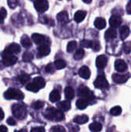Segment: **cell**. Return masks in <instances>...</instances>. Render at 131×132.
Returning a JSON list of instances; mask_svg holds the SVG:
<instances>
[{"label":"cell","instance_id":"836d02e7","mask_svg":"<svg viewBox=\"0 0 131 132\" xmlns=\"http://www.w3.org/2000/svg\"><path fill=\"white\" fill-rule=\"evenodd\" d=\"M33 59V54L30 52H25L22 55V60L24 62L29 63L32 61Z\"/></svg>","mask_w":131,"mask_h":132},{"label":"cell","instance_id":"52a82bcc","mask_svg":"<svg viewBox=\"0 0 131 132\" xmlns=\"http://www.w3.org/2000/svg\"><path fill=\"white\" fill-rule=\"evenodd\" d=\"M32 39L33 40V42L39 46L42 45H47L49 46V39L46 38V36L41 35V34H38V33H34L32 35Z\"/></svg>","mask_w":131,"mask_h":132},{"label":"cell","instance_id":"9a60e30c","mask_svg":"<svg viewBox=\"0 0 131 132\" xmlns=\"http://www.w3.org/2000/svg\"><path fill=\"white\" fill-rule=\"evenodd\" d=\"M49 53H50V48L49 46H47V45L39 46V47L38 49V56L39 57L46 56L49 55Z\"/></svg>","mask_w":131,"mask_h":132},{"label":"cell","instance_id":"5bb4252c","mask_svg":"<svg viewBox=\"0 0 131 132\" xmlns=\"http://www.w3.org/2000/svg\"><path fill=\"white\" fill-rule=\"evenodd\" d=\"M90 74H91L90 70L89 67L86 66H83L79 70V75L85 80L89 79L90 77Z\"/></svg>","mask_w":131,"mask_h":132},{"label":"cell","instance_id":"7bdbcfd3","mask_svg":"<svg viewBox=\"0 0 131 132\" xmlns=\"http://www.w3.org/2000/svg\"><path fill=\"white\" fill-rule=\"evenodd\" d=\"M18 1H16V0H8V6L11 8V9H15L16 6H17V5H18Z\"/></svg>","mask_w":131,"mask_h":132},{"label":"cell","instance_id":"3957f363","mask_svg":"<svg viewBox=\"0 0 131 132\" xmlns=\"http://www.w3.org/2000/svg\"><path fill=\"white\" fill-rule=\"evenodd\" d=\"M78 96L80 97L83 99L86 100L89 103H91L94 99H95V96L93 94V92L86 87L85 86H81L80 87V88L78 89Z\"/></svg>","mask_w":131,"mask_h":132},{"label":"cell","instance_id":"7c38bea8","mask_svg":"<svg viewBox=\"0 0 131 132\" xmlns=\"http://www.w3.org/2000/svg\"><path fill=\"white\" fill-rule=\"evenodd\" d=\"M114 67L117 71L118 72H125L127 70V65L123 60H117L114 63Z\"/></svg>","mask_w":131,"mask_h":132},{"label":"cell","instance_id":"8992f818","mask_svg":"<svg viewBox=\"0 0 131 132\" xmlns=\"http://www.w3.org/2000/svg\"><path fill=\"white\" fill-rule=\"evenodd\" d=\"M94 86L98 89H107L109 88V83L104 75H100L94 81Z\"/></svg>","mask_w":131,"mask_h":132},{"label":"cell","instance_id":"d6a6232c","mask_svg":"<svg viewBox=\"0 0 131 132\" xmlns=\"http://www.w3.org/2000/svg\"><path fill=\"white\" fill-rule=\"evenodd\" d=\"M122 113V108L120 106H116L111 108L110 110V114L113 116H119Z\"/></svg>","mask_w":131,"mask_h":132},{"label":"cell","instance_id":"f907efd6","mask_svg":"<svg viewBox=\"0 0 131 132\" xmlns=\"http://www.w3.org/2000/svg\"><path fill=\"white\" fill-rule=\"evenodd\" d=\"M83 2H84V3H88V4H89V3H91L92 1H91V0H83Z\"/></svg>","mask_w":131,"mask_h":132},{"label":"cell","instance_id":"cb8c5ba5","mask_svg":"<svg viewBox=\"0 0 131 132\" xmlns=\"http://www.w3.org/2000/svg\"><path fill=\"white\" fill-rule=\"evenodd\" d=\"M21 43L23 47L29 48L32 46V41L27 35H23L21 38Z\"/></svg>","mask_w":131,"mask_h":132},{"label":"cell","instance_id":"b9f144b4","mask_svg":"<svg viewBox=\"0 0 131 132\" xmlns=\"http://www.w3.org/2000/svg\"><path fill=\"white\" fill-rule=\"evenodd\" d=\"M124 53H125L129 54V53L131 52L130 43H126L124 45Z\"/></svg>","mask_w":131,"mask_h":132},{"label":"cell","instance_id":"f35d334b","mask_svg":"<svg viewBox=\"0 0 131 132\" xmlns=\"http://www.w3.org/2000/svg\"><path fill=\"white\" fill-rule=\"evenodd\" d=\"M6 15H7L6 10L4 8H1L0 9V24L4 22V19L6 17Z\"/></svg>","mask_w":131,"mask_h":132},{"label":"cell","instance_id":"1f68e13d","mask_svg":"<svg viewBox=\"0 0 131 132\" xmlns=\"http://www.w3.org/2000/svg\"><path fill=\"white\" fill-rule=\"evenodd\" d=\"M77 47V43L76 41H70L68 44H67V52L68 53H72L73 51H75V50Z\"/></svg>","mask_w":131,"mask_h":132},{"label":"cell","instance_id":"e0dca14e","mask_svg":"<svg viewBox=\"0 0 131 132\" xmlns=\"http://www.w3.org/2000/svg\"><path fill=\"white\" fill-rule=\"evenodd\" d=\"M117 32L116 29H113V28L108 29L105 32V39L107 40L113 39H115L117 37Z\"/></svg>","mask_w":131,"mask_h":132},{"label":"cell","instance_id":"83f0119b","mask_svg":"<svg viewBox=\"0 0 131 132\" xmlns=\"http://www.w3.org/2000/svg\"><path fill=\"white\" fill-rule=\"evenodd\" d=\"M65 96L67 100H72L74 97V90L71 87H67L65 89Z\"/></svg>","mask_w":131,"mask_h":132},{"label":"cell","instance_id":"7402d4cb","mask_svg":"<svg viewBox=\"0 0 131 132\" xmlns=\"http://www.w3.org/2000/svg\"><path fill=\"white\" fill-rule=\"evenodd\" d=\"M60 94L58 90H53L50 94H49V101L53 103H55V102H57L60 100Z\"/></svg>","mask_w":131,"mask_h":132},{"label":"cell","instance_id":"74e56055","mask_svg":"<svg viewBox=\"0 0 131 132\" xmlns=\"http://www.w3.org/2000/svg\"><path fill=\"white\" fill-rule=\"evenodd\" d=\"M56 70V67L54 66V64L53 63H49L46 67V71L47 73H53Z\"/></svg>","mask_w":131,"mask_h":132},{"label":"cell","instance_id":"30bf717a","mask_svg":"<svg viewBox=\"0 0 131 132\" xmlns=\"http://www.w3.org/2000/svg\"><path fill=\"white\" fill-rule=\"evenodd\" d=\"M20 50H21V48H20L19 45L14 43H11L10 45H8L5 48L4 52L6 53H8V54L13 55V54H15V53H19L20 52Z\"/></svg>","mask_w":131,"mask_h":132},{"label":"cell","instance_id":"4316f807","mask_svg":"<svg viewBox=\"0 0 131 132\" xmlns=\"http://www.w3.org/2000/svg\"><path fill=\"white\" fill-rule=\"evenodd\" d=\"M54 66H55L56 70H62V69H63V68H65L66 67V63L65 60L59 59V60H56L54 62Z\"/></svg>","mask_w":131,"mask_h":132},{"label":"cell","instance_id":"ee69618b","mask_svg":"<svg viewBox=\"0 0 131 132\" xmlns=\"http://www.w3.org/2000/svg\"><path fill=\"white\" fill-rule=\"evenodd\" d=\"M69 127V130L70 132H78L80 131V128L78 126H76V125H69L68 126Z\"/></svg>","mask_w":131,"mask_h":132},{"label":"cell","instance_id":"f546056e","mask_svg":"<svg viewBox=\"0 0 131 132\" xmlns=\"http://www.w3.org/2000/svg\"><path fill=\"white\" fill-rule=\"evenodd\" d=\"M19 81L21 82L22 84H25L30 80V77L27 73L22 72V73L19 76Z\"/></svg>","mask_w":131,"mask_h":132},{"label":"cell","instance_id":"c3c4849f","mask_svg":"<svg viewBox=\"0 0 131 132\" xmlns=\"http://www.w3.org/2000/svg\"><path fill=\"white\" fill-rule=\"evenodd\" d=\"M0 132H8V129L5 126H0Z\"/></svg>","mask_w":131,"mask_h":132},{"label":"cell","instance_id":"5b68a950","mask_svg":"<svg viewBox=\"0 0 131 132\" xmlns=\"http://www.w3.org/2000/svg\"><path fill=\"white\" fill-rule=\"evenodd\" d=\"M2 62L4 63L5 66L9 67V66H12L14 64L16 63L18 59L15 56H13L12 54H8L6 53L5 52L2 53Z\"/></svg>","mask_w":131,"mask_h":132},{"label":"cell","instance_id":"e575fe53","mask_svg":"<svg viewBox=\"0 0 131 132\" xmlns=\"http://www.w3.org/2000/svg\"><path fill=\"white\" fill-rule=\"evenodd\" d=\"M26 89L29 91H32V92H34V93H36L39 90V89L38 88V87L32 82V83H29L26 85Z\"/></svg>","mask_w":131,"mask_h":132},{"label":"cell","instance_id":"9c48e42d","mask_svg":"<svg viewBox=\"0 0 131 132\" xmlns=\"http://www.w3.org/2000/svg\"><path fill=\"white\" fill-rule=\"evenodd\" d=\"M130 77V73H127V74L113 73L112 75V79L113 82H115L116 84H124L129 80Z\"/></svg>","mask_w":131,"mask_h":132},{"label":"cell","instance_id":"816d5d0a","mask_svg":"<svg viewBox=\"0 0 131 132\" xmlns=\"http://www.w3.org/2000/svg\"><path fill=\"white\" fill-rule=\"evenodd\" d=\"M15 132H27L25 130L22 129V130H20V131H15Z\"/></svg>","mask_w":131,"mask_h":132},{"label":"cell","instance_id":"d6986e66","mask_svg":"<svg viewBox=\"0 0 131 132\" xmlns=\"http://www.w3.org/2000/svg\"><path fill=\"white\" fill-rule=\"evenodd\" d=\"M106 25H107V22H106V20L103 18L98 17L94 21V26L98 29H104L106 27Z\"/></svg>","mask_w":131,"mask_h":132},{"label":"cell","instance_id":"f6af8a7d","mask_svg":"<svg viewBox=\"0 0 131 132\" xmlns=\"http://www.w3.org/2000/svg\"><path fill=\"white\" fill-rule=\"evenodd\" d=\"M31 132H46V131H45V128L42 127H36V128H32Z\"/></svg>","mask_w":131,"mask_h":132},{"label":"cell","instance_id":"ac0fdd59","mask_svg":"<svg viewBox=\"0 0 131 132\" xmlns=\"http://www.w3.org/2000/svg\"><path fill=\"white\" fill-rule=\"evenodd\" d=\"M86 16V12L83 10H79L77 11L74 15V20L76 22H81L84 20L85 17Z\"/></svg>","mask_w":131,"mask_h":132},{"label":"cell","instance_id":"ba28073f","mask_svg":"<svg viewBox=\"0 0 131 132\" xmlns=\"http://www.w3.org/2000/svg\"><path fill=\"white\" fill-rule=\"evenodd\" d=\"M34 7L39 12H44L49 9V2L46 0H37L34 2Z\"/></svg>","mask_w":131,"mask_h":132},{"label":"cell","instance_id":"681fc988","mask_svg":"<svg viewBox=\"0 0 131 132\" xmlns=\"http://www.w3.org/2000/svg\"><path fill=\"white\" fill-rule=\"evenodd\" d=\"M3 118H4V112H3L2 109L0 108V121L3 120Z\"/></svg>","mask_w":131,"mask_h":132},{"label":"cell","instance_id":"4dcf8cb0","mask_svg":"<svg viewBox=\"0 0 131 132\" xmlns=\"http://www.w3.org/2000/svg\"><path fill=\"white\" fill-rule=\"evenodd\" d=\"M84 55H85L84 50H83L82 48L78 49V50L76 51L75 54H74V59L76 60H81V59L83 58Z\"/></svg>","mask_w":131,"mask_h":132},{"label":"cell","instance_id":"2e32d148","mask_svg":"<svg viewBox=\"0 0 131 132\" xmlns=\"http://www.w3.org/2000/svg\"><path fill=\"white\" fill-rule=\"evenodd\" d=\"M56 19L60 23L65 24L69 22V15L66 11H63V12H60L59 13H58Z\"/></svg>","mask_w":131,"mask_h":132},{"label":"cell","instance_id":"ffe728a7","mask_svg":"<svg viewBox=\"0 0 131 132\" xmlns=\"http://www.w3.org/2000/svg\"><path fill=\"white\" fill-rule=\"evenodd\" d=\"M130 33V28L128 26H124L120 29V38L122 40H124V39H125L126 38L128 37Z\"/></svg>","mask_w":131,"mask_h":132},{"label":"cell","instance_id":"bcb514c9","mask_svg":"<svg viewBox=\"0 0 131 132\" xmlns=\"http://www.w3.org/2000/svg\"><path fill=\"white\" fill-rule=\"evenodd\" d=\"M7 123H8L9 125H11V126L15 125V124H16V122H15V121L13 119V118H9L7 120Z\"/></svg>","mask_w":131,"mask_h":132},{"label":"cell","instance_id":"d590c367","mask_svg":"<svg viewBox=\"0 0 131 132\" xmlns=\"http://www.w3.org/2000/svg\"><path fill=\"white\" fill-rule=\"evenodd\" d=\"M90 48H92L94 51H99L100 50V44L99 43V41L94 40V41H91V46Z\"/></svg>","mask_w":131,"mask_h":132},{"label":"cell","instance_id":"7dc6e473","mask_svg":"<svg viewBox=\"0 0 131 132\" xmlns=\"http://www.w3.org/2000/svg\"><path fill=\"white\" fill-rule=\"evenodd\" d=\"M126 10H127V13L131 15V1H130L127 5V7H126Z\"/></svg>","mask_w":131,"mask_h":132},{"label":"cell","instance_id":"ab89813d","mask_svg":"<svg viewBox=\"0 0 131 132\" xmlns=\"http://www.w3.org/2000/svg\"><path fill=\"white\" fill-rule=\"evenodd\" d=\"M80 45L83 47H85V48H90L91 41L90 40H88V39H83V40H82L80 42Z\"/></svg>","mask_w":131,"mask_h":132},{"label":"cell","instance_id":"60d3db41","mask_svg":"<svg viewBox=\"0 0 131 132\" xmlns=\"http://www.w3.org/2000/svg\"><path fill=\"white\" fill-rule=\"evenodd\" d=\"M52 131H53V132H66L65 128H63V126H60V125H57V126L53 127L52 128Z\"/></svg>","mask_w":131,"mask_h":132},{"label":"cell","instance_id":"f1b7e54d","mask_svg":"<svg viewBox=\"0 0 131 132\" xmlns=\"http://www.w3.org/2000/svg\"><path fill=\"white\" fill-rule=\"evenodd\" d=\"M89 128L92 132H100L102 130V125L98 122H93L90 125Z\"/></svg>","mask_w":131,"mask_h":132},{"label":"cell","instance_id":"44dd1931","mask_svg":"<svg viewBox=\"0 0 131 132\" xmlns=\"http://www.w3.org/2000/svg\"><path fill=\"white\" fill-rule=\"evenodd\" d=\"M58 108L59 109V111H61L62 112L63 111H67L71 108V104L69 101H61L58 104Z\"/></svg>","mask_w":131,"mask_h":132},{"label":"cell","instance_id":"d4e9b609","mask_svg":"<svg viewBox=\"0 0 131 132\" xmlns=\"http://www.w3.org/2000/svg\"><path fill=\"white\" fill-rule=\"evenodd\" d=\"M33 83L38 87V88L39 90L42 89V88H43L46 86V80L42 77H35L34 80H33Z\"/></svg>","mask_w":131,"mask_h":132},{"label":"cell","instance_id":"7a4b0ae2","mask_svg":"<svg viewBox=\"0 0 131 132\" xmlns=\"http://www.w3.org/2000/svg\"><path fill=\"white\" fill-rule=\"evenodd\" d=\"M12 111L15 118L19 120H23L26 118L27 111L24 105L20 104H15L12 108Z\"/></svg>","mask_w":131,"mask_h":132},{"label":"cell","instance_id":"4fadbf2b","mask_svg":"<svg viewBox=\"0 0 131 132\" xmlns=\"http://www.w3.org/2000/svg\"><path fill=\"white\" fill-rule=\"evenodd\" d=\"M122 23V19L120 15H113L110 19V25L112 28H117L119 27Z\"/></svg>","mask_w":131,"mask_h":132},{"label":"cell","instance_id":"277c9868","mask_svg":"<svg viewBox=\"0 0 131 132\" xmlns=\"http://www.w3.org/2000/svg\"><path fill=\"white\" fill-rule=\"evenodd\" d=\"M4 97L7 100H22L24 97V94L19 90L10 88L5 92Z\"/></svg>","mask_w":131,"mask_h":132},{"label":"cell","instance_id":"8fae6325","mask_svg":"<svg viewBox=\"0 0 131 132\" xmlns=\"http://www.w3.org/2000/svg\"><path fill=\"white\" fill-rule=\"evenodd\" d=\"M107 64V57L104 55H100L97 58L96 65L99 70H103Z\"/></svg>","mask_w":131,"mask_h":132},{"label":"cell","instance_id":"484cf974","mask_svg":"<svg viewBox=\"0 0 131 132\" xmlns=\"http://www.w3.org/2000/svg\"><path fill=\"white\" fill-rule=\"evenodd\" d=\"M89 102L85 100V99H83V98H80L77 101H76V107L80 109V110H84L85 108H87V106L89 105Z\"/></svg>","mask_w":131,"mask_h":132},{"label":"cell","instance_id":"8d00e7d4","mask_svg":"<svg viewBox=\"0 0 131 132\" xmlns=\"http://www.w3.org/2000/svg\"><path fill=\"white\" fill-rule=\"evenodd\" d=\"M44 106V103L42 101H35L32 104V107L36 109V110H39L41 109L42 107Z\"/></svg>","mask_w":131,"mask_h":132},{"label":"cell","instance_id":"6da1fadb","mask_svg":"<svg viewBox=\"0 0 131 132\" xmlns=\"http://www.w3.org/2000/svg\"><path fill=\"white\" fill-rule=\"evenodd\" d=\"M44 116L50 121H61L65 119V115L63 112L59 110H56L53 108H49L46 110Z\"/></svg>","mask_w":131,"mask_h":132},{"label":"cell","instance_id":"603a6c76","mask_svg":"<svg viewBox=\"0 0 131 132\" xmlns=\"http://www.w3.org/2000/svg\"><path fill=\"white\" fill-rule=\"evenodd\" d=\"M88 121H89V118H88L87 115H85V114L76 116V117L74 118V120H73V121H74L75 123L78 124V125H83V124H86Z\"/></svg>","mask_w":131,"mask_h":132}]
</instances>
